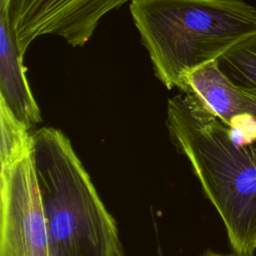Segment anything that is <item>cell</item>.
<instances>
[{"label": "cell", "instance_id": "6da1fadb", "mask_svg": "<svg viewBox=\"0 0 256 256\" xmlns=\"http://www.w3.org/2000/svg\"><path fill=\"white\" fill-rule=\"evenodd\" d=\"M166 128L217 210L235 254L256 250V141L240 145L230 130L193 96L167 102Z\"/></svg>", "mask_w": 256, "mask_h": 256}, {"label": "cell", "instance_id": "7a4b0ae2", "mask_svg": "<svg viewBox=\"0 0 256 256\" xmlns=\"http://www.w3.org/2000/svg\"><path fill=\"white\" fill-rule=\"evenodd\" d=\"M129 9L167 89L256 31V7L243 0H133Z\"/></svg>", "mask_w": 256, "mask_h": 256}, {"label": "cell", "instance_id": "3957f363", "mask_svg": "<svg viewBox=\"0 0 256 256\" xmlns=\"http://www.w3.org/2000/svg\"><path fill=\"white\" fill-rule=\"evenodd\" d=\"M33 162L53 256H125L116 222L69 138L32 133Z\"/></svg>", "mask_w": 256, "mask_h": 256}, {"label": "cell", "instance_id": "277c9868", "mask_svg": "<svg viewBox=\"0 0 256 256\" xmlns=\"http://www.w3.org/2000/svg\"><path fill=\"white\" fill-rule=\"evenodd\" d=\"M0 256H53L32 144L0 173Z\"/></svg>", "mask_w": 256, "mask_h": 256}, {"label": "cell", "instance_id": "5b68a950", "mask_svg": "<svg viewBox=\"0 0 256 256\" xmlns=\"http://www.w3.org/2000/svg\"><path fill=\"white\" fill-rule=\"evenodd\" d=\"M133 0H11L7 9L24 56L39 37L54 35L72 47L84 46L109 12Z\"/></svg>", "mask_w": 256, "mask_h": 256}, {"label": "cell", "instance_id": "8992f818", "mask_svg": "<svg viewBox=\"0 0 256 256\" xmlns=\"http://www.w3.org/2000/svg\"><path fill=\"white\" fill-rule=\"evenodd\" d=\"M180 91L193 96L216 116L236 143L256 141V87L233 82L217 60L187 74Z\"/></svg>", "mask_w": 256, "mask_h": 256}, {"label": "cell", "instance_id": "52a82bcc", "mask_svg": "<svg viewBox=\"0 0 256 256\" xmlns=\"http://www.w3.org/2000/svg\"><path fill=\"white\" fill-rule=\"evenodd\" d=\"M6 10L0 9V100L29 130L42 122Z\"/></svg>", "mask_w": 256, "mask_h": 256}, {"label": "cell", "instance_id": "ba28073f", "mask_svg": "<svg viewBox=\"0 0 256 256\" xmlns=\"http://www.w3.org/2000/svg\"><path fill=\"white\" fill-rule=\"evenodd\" d=\"M217 61L233 82L256 87V31L231 46Z\"/></svg>", "mask_w": 256, "mask_h": 256}, {"label": "cell", "instance_id": "9c48e42d", "mask_svg": "<svg viewBox=\"0 0 256 256\" xmlns=\"http://www.w3.org/2000/svg\"><path fill=\"white\" fill-rule=\"evenodd\" d=\"M0 162L1 166H4L31 146L32 132L16 118L2 100H0Z\"/></svg>", "mask_w": 256, "mask_h": 256}, {"label": "cell", "instance_id": "30bf717a", "mask_svg": "<svg viewBox=\"0 0 256 256\" xmlns=\"http://www.w3.org/2000/svg\"><path fill=\"white\" fill-rule=\"evenodd\" d=\"M203 256H244V255H239V254H219V253H215V252H207L205 253Z\"/></svg>", "mask_w": 256, "mask_h": 256}, {"label": "cell", "instance_id": "8fae6325", "mask_svg": "<svg viewBox=\"0 0 256 256\" xmlns=\"http://www.w3.org/2000/svg\"><path fill=\"white\" fill-rule=\"evenodd\" d=\"M11 0H0V9H4L7 11L9 4H10Z\"/></svg>", "mask_w": 256, "mask_h": 256}]
</instances>
